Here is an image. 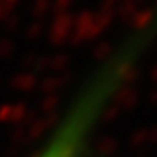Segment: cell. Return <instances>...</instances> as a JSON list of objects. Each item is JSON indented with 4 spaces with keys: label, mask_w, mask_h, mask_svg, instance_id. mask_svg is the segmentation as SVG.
Wrapping results in <instances>:
<instances>
[{
    "label": "cell",
    "mask_w": 157,
    "mask_h": 157,
    "mask_svg": "<svg viewBox=\"0 0 157 157\" xmlns=\"http://www.w3.org/2000/svg\"><path fill=\"white\" fill-rule=\"evenodd\" d=\"M121 82V73L112 67L96 74L36 157H80L101 111Z\"/></svg>",
    "instance_id": "6da1fadb"
}]
</instances>
